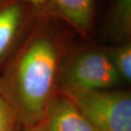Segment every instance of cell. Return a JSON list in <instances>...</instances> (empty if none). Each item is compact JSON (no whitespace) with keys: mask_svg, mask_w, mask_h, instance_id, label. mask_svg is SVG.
I'll use <instances>...</instances> for the list:
<instances>
[{"mask_svg":"<svg viewBox=\"0 0 131 131\" xmlns=\"http://www.w3.org/2000/svg\"><path fill=\"white\" fill-rule=\"evenodd\" d=\"M59 54L48 39L32 42L20 54L9 81L0 93L11 106L17 125L34 127L42 121L59 93Z\"/></svg>","mask_w":131,"mask_h":131,"instance_id":"cell-1","label":"cell"},{"mask_svg":"<svg viewBox=\"0 0 131 131\" xmlns=\"http://www.w3.org/2000/svg\"><path fill=\"white\" fill-rule=\"evenodd\" d=\"M60 91L78 106L96 131H131L129 91Z\"/></svg>","mask_w":131,"mask_h":131,"instance_id":"cell-2","label":"cell"},{"mask_svg":"<svg viewBox=\"0 0 131 131\" xmlns=\"http://www.w3.org/2000/svg\"><path fill=\"white\" fill-rule=\"evenodd\" d=\"M120 80L109 54L101 51H88L71 62L62 76L59 90H108L115 87Z\"/></svg>","mask_w":131,"mask_h":131,"instance_id":"cell-3","label":"cell"},{"mask_svg":"<svg viewBox=\"0 0 131 131\" xmlns=\"http://www.w3.org/2000/svg\"><path fill=\"white\" fill-rule=\"evenodd\" d=\"M36 127L39 131H96L78 106L60 90Z\"/></svg>","mask_w":131,"mask_h":131,"instance_id":"cell-4","label":"cell"},{"mask_svg":"<svg viewBox=\"0 0 131 131\" xmlns=\"http://www.w3.org/2000/svg\"><path fill=\"white\" fill-rule=\"evenodd\" d=\"M20 19V9L17 5H10L0 11V60L12 45Z\"/></svg>","mask_w":131,"mask_h":131,"instance_id":"cell-5","label":"cell"},{"mask_svg":"<svg viewBox=\"0 0 131 131\" xmlns=\"http://www.w3.org/2000/svg\"><path fill=\"white\" fill-rule=\"evenodd\" d=\"M68 19L78 27H84L90 22L93 0H54Z\"/></svg>","mask_w":131,"mask_h":131,"instance_id":"cell-6","label":"cell"},{"mask_svg":"<svg viewBox=\"0 0 131 131\" xmlns=\"http://www.w3.org/2000/svg\"><path fill=\"white\" fill-rule=\"evenodd\" d=\"M111 57L115 68L121 79L126 82L131 80V48L130 45L120 47L112 53Z\"/></svg>","mask_w":131,"mask_h":131,"instance_id":"cell-7","label":"cell"},{"mask_svg":"<svg viewBox=\"0 0 131 131\" xmlns=\"http://www.w3.org/2000/svg\"><path fill=\"white\" fill-rule=\"evenodd\" d=\"M17 121L11 106L0 93V131H15Z\"/></svg>","mask_w":131,"mask_h":131,"instance_id":"cell-8","label":"cell"},{"mask_svg":"<svg viewBox=\"0 0 131 131\" xmlns=\"http://www.w3.org/2000/svg\"><path fill=\"white\" fill-rule=\"evenodd\" d=\"M27 1L30 2L31 4H35V5H38V4H44L47 0H27Z\"/></svg>","mask_w":131,"mask_h":131,"instance_id":"cell-9","label":"cell"},{"mask_svg":"<svg viewBox=\"0 0 131 131\" xmlns=\"http://www.w3.org/2000/svg\"><path fill=\"white\" fill-rule=\"evenodd\" d=\"M20 131H39L38 128L36 126L34 127H28V128H22V129Z\"/></svg>","mask_w":131,"mask_h":131,"instance_id":"cell-10","label":"cell"}]
</instances>
